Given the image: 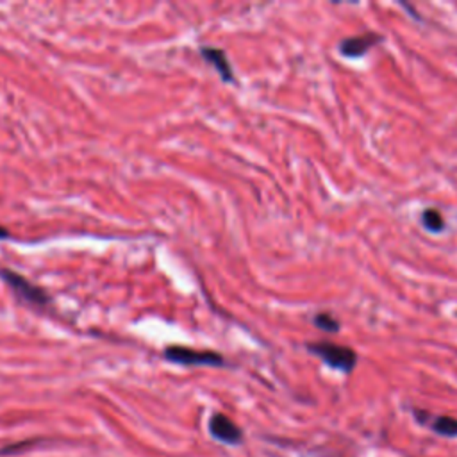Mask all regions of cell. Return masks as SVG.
I'll return each mask as SVG.
<instances>
[{
	"mask_svg": "<svg viewBox=\"0 0 457 457\" xmlns=\"http://www.w3.org/2000/svg\"><path fill=\"white\" fill-rule=\"evenodd\" d=\"M307 350L318 355L325 364L343 373H350L357 364V353L350 346L328 343V341H314L305 345Z\"/></svg>",
	"mask_w": 457,
	"mask_h": 457,
	"instance_id": "1",
	"label": "cell"
},
{
	"mask_svg": "<svg viewBox=\"0 0 457 457\" xmlns=\"http://www.w3.org/2000/svg\"><path fill=\"white\" fill-rule=\"evenodd\" d=\"M0 277L7 284V287L14 293V296L23 303L32 305V307H45L50 302L48 295L41 287L34 286L20 273L11 271V270H0Z\"/></svg>",
	"mask_w": 457,
	"mask_h": 457,
	"instance_id": "2",
	"label": "cell"
},
{
	"mask_svg": "<svg viewBox=\"0 0 457 457\" xmlns=\"http://www.w3.org/2000/svg\"><path fill=\"white\" fill-rule=\"evenodd\" d=\"M164 357L184 366H223V355L211 350H193L187 346H168Z\"/></svg>",
	"mask_w": 457,
	"mask_h": 457,
	"instance_id": "3",
	"label": "cell"
},
{
	"mask_svg": "<svg viewBox=\"0 0 457 457\" xmlns=\"http://www.w3.org/2000/svg\"><path fill=\"white\" fill-rule=\"evenodd\" d=\"M209 432L214 439L227 443V445H237L243 439L241 428L225 414L216 412L209 420Z\"/></svg>",
	"mask_w": 457,
	"mask_h": 457,
	"instance_id": "4",
	"label": "cell"
},
{
	"mask_svg": "<svg viewBox=\"0 0 457 457\" xmlns=\"http://www.w3.org/2000/svg\"><path fill=\"white\" fill-rule=\"evenodd\" d=\"M382 39V36L375 34V32H366L361 36H353V37H346L341 41L339 45V52L345 57H361L364 55L371 46H375L378 41Z\"/></svg>",
	"mask_w": 457,
	"mask_h": 457,
	"instance_id": "5",
	"label": "cell"
},
{
	"mask_svg": "<svg viewBox=\"0 0 457 457\" xmlns=\"http://www.w3.org/2000/svg\"><path fill=\"white\" fill-rule=\"evenodd\" d=\"M200 54H202V57H204L207 62H211V64L216 68V71H218V75L221 77L223 82L232 84V82L236 80V79H234V73H232V68H230V62H228V59H227V55H225L223 50H220V48H211V46H202V48H200Z\"/></svg>",
	"mask_w": 457,
	"mask_h": 457,
	"instance_id": "6",
	"label": "cell"
},
{
	"mask_svg": "<svg viewBox=\"0 0 457 457\" xmlns=\"http://www.w3.org/2000/svg\"><path fill=\"white\" fill-rule=\"evenodd\" d=\"M432 430L439 436L455 437L457 436V420L452 416H437L432 420Z\"/></svg>",
	"mask_w": 457,
	"mask_h": 457,
	"instance_id": "7",
	"label": "cell"
},
{
	"mask_svg": "<svg viewBox=\"0 0 457 457\" xmlns=\"http://www.w3.org/2000/svg\"><path fill=\"white\" fill-rule=\"evenodd\" d=\"M421 223L430 232H441L445 228V220L437 209H425L421 212Z\"/></svg>",
	"mask_w": 457,
	"mask_h": 457,
	"instance_id": "8",
	"label": "cell"
},
{
	"mask_svg": "<svg viewBox=\"0 0 457 457\" xmlns=\"http://www.w3.org/2000/svg\"><path fill=\"white\" fill-rule=\"evenodd\" d=\"M314 325L325 332H337L341 323L330 312H318L314 316Z\"/></svg>",
	"mask_w": 457,
	"mask_h": 457,
	"instance_id": "9",
	"label": "cell"
},
{
	"mask_svg": "<svg viewBox=\"0 0 457 457\" xmlns=\"http://www.w3.org/2000/svg\"><path fill=\"white\" fill-rule=\"evenodd\" d=\"M5 237H9V232L5 227H0V239H5Z\"/></svg>",
	"mask_w": 457,
	"mask_h": 457,
	"instance_id": "10",
	"label": "cell"
}]
</instances>
